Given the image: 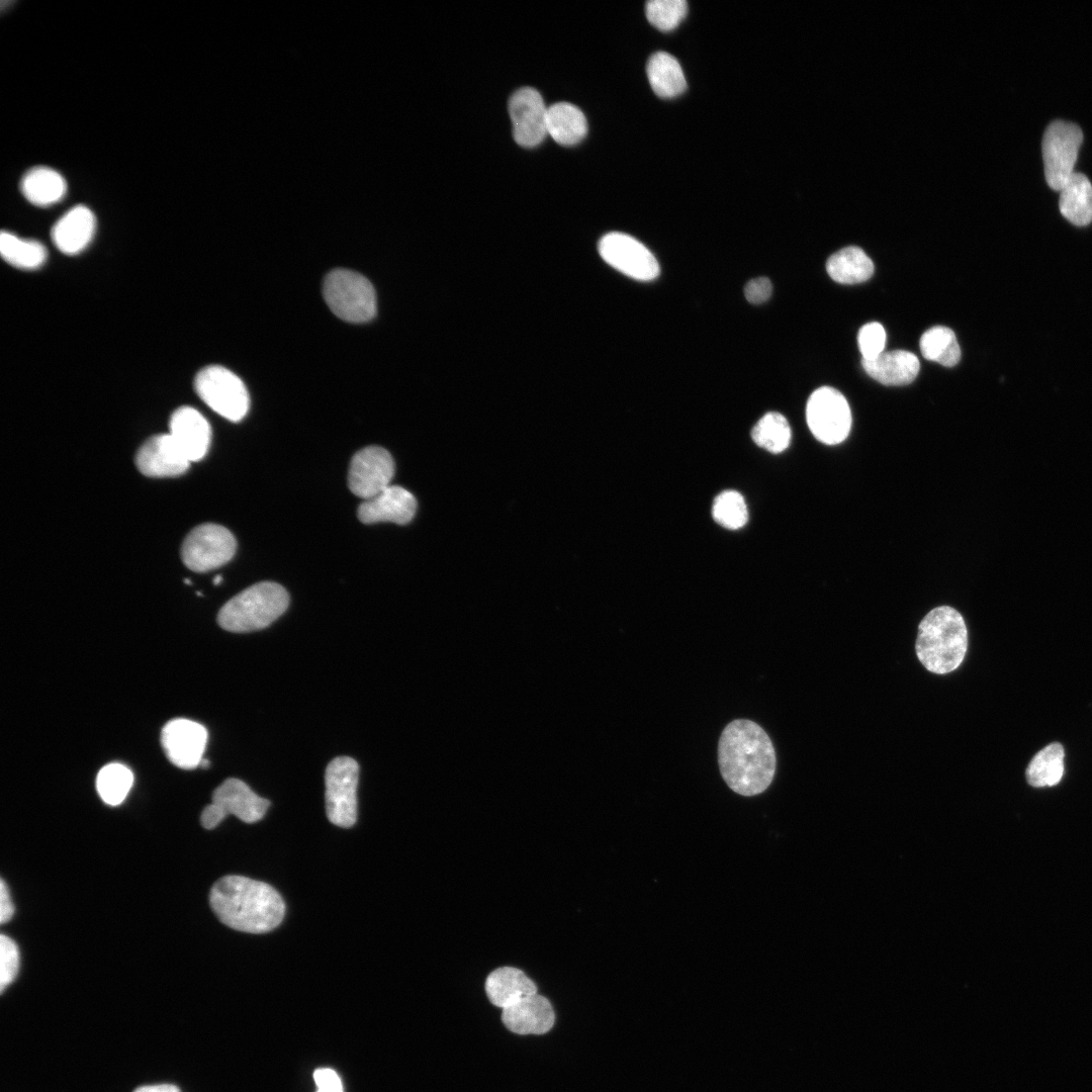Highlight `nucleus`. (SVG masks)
Listing matches in <instances>:
<instances>
[{
  "label": "nucleus",
  "mask_w": 1092,
  "mask_h": 1092,
  "mask_svg": "<svg viewBox=\"0 0 1092 1092\" xmlns=\"http://www.w3.org/2000/svg\"><path fill=\"white\" fill-rule=\"evenodd\" d=\"M722 778L735 793L750 797L771 784L777 766L774 744L762 727L748 719H736L722 731L718 744Z\"/></svg>",
  "instance_id": "nucleus-1"
},
{
  "label": "nucleus",
  "mask_w": 1092,
  "mask_h": 1092,
  "mask_svg": "<svg viewBox=\"0 0 1092 1092\" xmlns=\"http://www.w3.org/2000/svg\"><path fill=\"white\" fill-rule=\"evenodd\" d=\"M209 903L223 924L248 933L273 930L285 914V903L273 887L242 876H225L215 882Z\"/></svg>",
  "instance_id": "nucleus-2"
},
{
  "label": "nucleus",
  "mask_w": 1092,
  "mask_h": 1092,
  "mask_svg": "<svg viewBox=\"0 0 1092 1092\" xmlns=\"http://www.w3.org/2000/svg\"><path fill=\"white\" fill-rule=\"evenodd\" d=\"M968 649V630L963 616L949 606L931 610L919 623L916 655L930 672L945 674L956 670Z\"/></svg>",
  "instance_id": "nucleus-3"
},
{
  "label": "nucleus",
  "mask_w": 1092,
  "mask_h": 1092,
  "mask_svg": "<svg viewBox=\"0 0 1092 1092\" xmlns=\"http://www.w3.org/2000/svg\"><path fill=\"white\" fill-rule=\"evenodd\" d=\"M288 604L289 596L282 585L258 582L228 601L217 614V623L235 633L261 630L278 619Z\"/></svg>",
  "instance_id": "nucleus-4"
},
{
  "label": "nucleus",
  "mask_w": 1092,
  "mask_h": 1092,
  "mask_svg": "<svg viewBox=\"0 0 1092 1092\" xmlns=\"http://www.w3.org/2000/svg\"><path fill=\"white\" fill-rule=\"evenodd\" d=\"M323 295L330 309L350 323H364L376 314V294L363 275L346 269L331 271L323 284Z\"/></svg>",
  "instance_id": "nucleus-5"
},
{
  "label": "nucleus",
  "mask_w": 1092,
  "mask_h": 1092,
  "mask_svg": "<svg viewBox=\"0 0 1092 1092\" xmlns=\"http://www.w3.org/2000/svg\"><path fill=\"white\" fill-rule=\"evenodd\" d=\"M194 388L201 400L229 421L239 422L249 411L250 398L244 382L223 366L202 368L195 376Z\"/></svg>",
  "instance_id": "nucleus-6"
},
{
  "label": "nucleus",
  "mask_w": 1092,
  "mask_h": 1092,
  "mask_svg": "<svg viewBox=\"0 0 1092 1092\" xmlns=\"http://www.w3.org/2000/svg\"><path fill=\"white\" fill-rule=\"evenodd\" d=\"M269 805V800L258 796L246 783L230 778L213 791L212 802L202 811L200 822L205 829H213L232 814L245 823H255L264 817Z\"/></svg>",
  "instance_id": "nucleus-7"
},
{
  "label": "nucleus",
  "mask_w": 1092,
  "mask_h": 1092,
  "mask_svg": "<svg viewBox=\"0 0 1092 1092\" xmlns=\"http://www.w3.org/2000/svg\"><path fill=\"white\" fill-rule=\"evenodd\" d=\"M1083 141L1081 128L1069 121L1055 120L1046 127L1042 143V159L1048 185L1057 191L1072 176Z\"/></svg>",
  "instance_id": "nucleus-8"
},
{
  "label": "nucleus",
  "mask_w": 1092,
  "mask_h": 1092,
  "mask_svg": "<svg viewBox=\"0 0 1092 1092\" xmlns=\"http://www.w3.org/2000/svg\"><path fill=\"white\" fill-rule=\"evenodd\" d=\"M359 765L349 756L334 758L327 766L326 812L334 825L349 828L357 820Z\"/></svg>",
  "instance_id": "nucleus-9"
},
{
  "label": "nucleus",
  "mask_w": 1092,
  "mask_h": 1092,
  "mask_svg": "<svg viewBox=\"0 0 1092 1092\" xmlns=\"http://www.w3.org/2000/svg\"><path fill=\"white\" fill-rule=\"evenodd\" d=\"M236 549V539L229 529L206 523L195 527L186 536L181 547V558L190 570L205 572L229 562Z\"/></svg>",
  "instance_id": "nucleus-10"
},
{
  "label": "nucleus",
  "mask_w": 1092,
  "mask_h": 1092,
  "mask_svg": "<svg viewBox=\"0 0 1092 1092\" xmlns=\"http://www.w3.org/2000/svg\"><path fill=\"white\" fill-rule=\"evenodd\" d=\"M806 419L814 437L827 445L841 443L851 427V413L846 398L829 386L819 387L810 395Z\"/></svg>",
  "instance_id": "nucleus-11"
},
{
  "label": "nucleus",
  "mask_w": 1092,
  "mask_h": 1092,
  "mask_svg": "<svg viewBox=\"0 0 1092 1092\" xmlns=\"http://www.w3.org/2000/svg\"><path fill=\"white\" fill-rule=\"evenodd\" d=\"M599 252L609 265L636 280H653L659 274L653 254L629 235L618 232L605 235L600 240Z\"/></svg>",
  "instance_id": "nucleus-12"
},
{
  "label": "nucleus",
  "mask_w": 1092,
  "mask_h": 1092,
  "mask_svg": "<svg viewBox=\"0 0 1092 1092\" xmlns=\"http://www.w3.org/2000/svg\"><path fill=\"white\" fill-rule=\"evenodd\" d=\"M394 471V461L387 450L378 446L363 448L351 460L349 488L355 495L369 499L390 485Z\"/></svg>",
  "instance_id": "nucleus-13"
},
{
  "label": "nucleus",
  "mask_w": 1092,
  "mask_h": 1092,
  "mask_svg": "<svg viewBox=\"0 0 1092 1092\" xmlns=\"http://www.w3.org/2000/svg\"><path fill=\"white\" fill-rule=\"evenodd\" d=\"M547 111L541 94L534 88L517 90L509 100L513 135L525 148L538 146L547 135Z\"/></svg>",
  "instance_id": "nucleus-14"
},
{
  "label": "nucleus",
  "mask_w": 1092,
  "mask_h": 1092,
  "mask_svg": "<svg viewBox=\"0 0 1092 1092\" xmlns=\"http://www.w3.org/2000/svg\"><path fill=\"white\" fill-rule=\"evenodd\" d=\"M207 737L203 725L189 719L177 718L163 727L161 742L168 759L174 765L191 769L200 765Z\"/></svg>",
  "instance_id": "nucleus-15"
},
{
  "label": "nucleus",
  "mask_w": 1092,
  "mask_h": 1092,
  "mask_svg": "<svg viewBox=\"0 0 1092 1092\" xmlns=\"http://www.w3.org/2000/svg\"><path fill=\"white\" fill-rule=\"evenodd\" d=\"M134 461L140 472L151 477L180 475L190 464L169 433L149 438L138 450Z\"/></svg>",
  "instance_id": "nucleus-16"
},
{
  "label": "nucleus",
  "mask_w": 1092,
  "mask_h": 1092,
  "mask_svg": "<svg viewBox=\"0 0 1092 1092\" xmlns=\"http://www.w3.org/2000/svg\"><path fill=\"white\" fill-rule=\"evenodd\" d=\"M417 511V499L405 488L389 485L375 496L365 499L358 508V518L364 524L391 522L410 523Z\"/></svg>",
  "instance_id": "nucleus-17"
},
{
  "label": "nucleus",
  "mask_w": 1092,
  "mask_h": 1092,
  "mask_svg": "<svg viewBox=\"0 0 1092 1092\" xmlns=\"http://www.w3.org/2000/svg\"><path fill=\"white\" fill-rule=\"evenodd\" d=\"M169 428V434L190 462L198 461L206 455L211 429L207 420L197 410L180 406L171 415Z\"/></svg>",
  "instance_id": "nucleus-18"
},
{
  "label": "nucleus",
  "mask_w": 1092,
  "mask_h": 1092,
  "mask_svg": "<svg viewBox=\"0 0 1092 1092\" xmlns=\"http://www.w3.org/2000/svg\"><path fill=\"white\" fill-rule=\"evenodd\" d=\"M95 230L96 218L92 210L85 205H76L56 221L51 237L60 252L72 256L88 247Z\"/></svg>",
  "instance_id": "nucleus-19"
},
{
  "label": "nucleus",
  "mask_w": 1092,
  "mask_h": 1092,
  "mask_svg": "<svg viewBox=\"0 0 1092 1092\" xmlns=\"http://www.w3.org/2000/svg\"><path fill=\"white\" fill-rule=\"evenodd\" d=\"M502 1021L518 1034H543L552 1028L555 1014L549 1000L536 993L503 1009Z\"/></svg>",
  "instance_id": "nucleus-20"
},
{
  "label": "nucleus",
  "mask_w": 1092,
  "mask_h": 1092,
  "mask_svg": "<svg viewBox=\"0 0 1092 1092\" xmlns=\"http://www.w3.org/2000/svg\"><path fill=\"white\" fill-rule=\"evenodd\" d=\"M861 366L869 376L888 386L910 384L920 369L917 356L906 350L883 352L872 360L861 359Z\"/></svg>",
  "instance_id": "nucleus-21"
},
{
  "label": "nucleus",
  "mask_w": 1092,
  "mask_h": 1092,
  "mask_svg": "<svg viewBox=\"0 0 1092 1092\" xmlns=\"http://www.w3.org/2000/svg\"><path fill=\"white\" fill-rule=\"evenodd\" d=\"M485 993L490 1003L506 1009L536 994L537 987L523 971L514 967H500L487 976Z\"/></svg>",
  "instance_id": "nucleus-22"
},
{
  "label": "nucleus",
  "mask_w": 1092,
  "mask_h": 1092,
  "mask_svg": "<svg viewBox=\"0 0 1092 1092\" xmlns=\"http://www.w3.org/2000/svg\"><path fill=\"white\" fill-rule=\"evenodd\" d=\"M23 196L36 206L47 207L61 201L67 193V183L56 170L37 166L29 169L21 178Z\"/></svg>",
  "instance_id": "nucleus-23"
},
{
  "label": "nucleus",
  "mask_w": 1092,
  "mask_h": 1092,
  "mask_svg": "<svg viewBox=\"0 0 1092 1092\" xmlns=\"http://www.w3.org/2000/svg\"><path fill=\"white\" fill-rule=\"evenodd\" d=\"M1060 211L1071 223L1084 226L1092 221V184L1082 173H1073L1060 189Z\"/></svg>",
  "instance_id": "nucleus-24"
},
{
  "label": "nucleus",
  "mask_w": 1092,
  "mask_h": 1092,
  "mask_svg": "<svg viewBox=\"0 0 1092 1092\" xmlns=\"http://www.w3.org/2000/svg\"><path fill=\"white\" fill-rule=\"evenodd\" d=\"M586 131V118L575 105L557 102L548 107L547 134L557 144L573 146L585 136Z\"/></svg>",
  "instance_id": "nucleus-25"
},
{
  "label": "nucleus",
  "mask_w": 1092,
  "mask_h": 1092,
  "mask_svg": "<svg viewBox=\"0 0 1092 1092\" xmlns=\"http://www.w3.org/2000/svg\"><path fill=\"white\" fill-rule=\"evenodd\" d=\"M826 271L838 283L856 284L872 277L874 263L862 249L849 246L837 251L828 258Z\"/></svg>",
  "instance_id": "nucleus-26"
},
{
  "label": "nucleus",
  "mask_w": 1092,
  "mask_h": 1092,
  "mask_svg": "<svg viewBox=\"0 0 1092 1092\" xmlns=\"http://www.w3.org/2000/svg\"><path fill=\"white\" fill-rule=\"evenodd\" d=\"M647 77L655 94L662 98H672L687 88L686 78L677 60L665 53L653 54L647 63Z\"/></svg>",
  "instance_id": "nucleus-27"
},
{
  "label": "nucleus",
  "mask_w": 1092,
  "mask_h": 1092,
  "mask_svg": "<svg viewBox=\"0 0 1092 1092\" xmlns=\"http://www.w3.org/2000/svg\"><path fill=\"white\" fill-rule=\"evenodd\" d=\"M0 253L8 264L25 270L39 268L48 257L47 249L41 243L4 231L0 236Z\"/></svg>",
  "instance_id": "nucleus-28"
},
{
  "label": "nucleus",
  "mask_w": 1092,
  "mask_h": 1092,
  "mask_svg": "<svg viewBox=\"0 0 1092 1092\" xmlns=\"http://www.w3.org/2000/svg\"><path fill=\"white\" fill-rule=\"evenodd\" d=\"M922 356L945 367H953L961 360V348L954 332L944 326H935L923 333L919 342Z\"/></svg>",
  "instance_id": "nucleus-29"
},
{
  "label": "nucleus",
  "mask_w": 1092,
  "mask_h": 1092,
  "mask_svg": "<svg viewBox=\"0 0 1092 1092\" xmlns=\"http://www.w3.org/2000/svg\"><path fill=\"white\" fill-rule=\"evenodd\" d=\"M1064 748L1057 742L1041 749L1026 769L1029 785L1036 788L1057 785L1064 774Z\"/></svg>",
  "instance_id": "nucleus-30"
},
{
  "label": "nucleus",
  "mask_w": 1092,
  "mask_h": 1092,
  "mask_svg": "<svg viewBox=\"0 0 1092 1092\" xmlns=\"http://www.w3.org/2000/svg\"><path fill=\"white\" fill-rule=\"evenodd\" d=\"M754 443L771 453L786 450L791 442V428L787 419L780 413L765 414L752 428Z\"/></svg>",
  "instance_id": "nucleus-31"
},
{
  "label": "nucleus",
  "mask_w": 1092,
  "mask_h": 1092,
  "mask_svg": "<svg viewBox=\"0 0 1092 1092\" xmlns=\"http://www.w3.org/2000/svg\"><path fill=\"white\" fill-rule=\"evenodd\" d=\"M133 783L132 772L121 763L103 766L96 778V789L102 801L110 806L121 804Z\"/></svg>",
  "instance_id": "nucleus-32"
},
{
  "label": "nucleus",
  "mask_w": 1092,
  "mask_h": 1092,
  "mask_svg": "<svg viewBox=\"0 0 1092 1092\" xmlns=\"http://www.w3.org/2000/svg\"><path fill=\"white\" fill-rule=\"evenodd\" d=\"M714 520L729 530L742 528L748 520L744 497L735 490H725L714 499L712 509Z\"/></svg>",
  "instance_id": "nucleus-33"
},
{
  "label": "nucleus",
  "mask_w": 1092,
  "mask_h": 1092,
  "mask_svg": "<svg viewBox=\"0 0 1092 1092\" xmlns=\"http://www.w3.org/2000/svg\"><path fill=\"white\" fill-rule=\"evenodd\" d=\"M649 22L660 30H671L685 18L688 3L685 0H651L646 3Z\"/></svg>",
  "instance_id": "nucleus-34"
},
{
  "label": "nucleus",
  "mask_w": 1092,
  "mask_h": 1092,
  "mask_svg": "<svg viewBox=\"0 0 1092 1092\" xmlns=\"http://www.w3.org/2000/svg\"><path fill=\"white\" fill-rule=\"evenodd\" d=\"M857 343L863 360H872L884 352L886 332L877 322L863 325L857 335Z\"/></svg>",
  "instance_id": "nucleus-35"
},
{
  "label": "nucleus",
  "mask_w": 1092,
  "mask_h": 1092,
  "mask_svg": "<svg viewBox=\"0 0 1092 1092\" xmlns=\"http://www.w3.org/2000/svg\"><path fill=\"white\" fill-rule=\"evenodd\" d=\"M19 968V951L16 943L8 936H0V990L1 992L15 979Z\"/></svg>",
  "instance_id": "nucleus-36"
},
{
  "label": "nucleus",
  "mask_w": 1092,
  "mask_h": 1092,
  "mask_svg": "<svg viewBox=\"0 0 1092 1092\" xmlns=\"http://www.w3.org/2000/svg\"><path fill=\"white\" fill-rule=\"evenodd\" d=\"M771 290L772 286L768 278L757 277L746 284L744 294L750 303L759 304L770 297Z\"/></svg>",
  "instance_id": "nucleus-37"
},
{
  "label": "nucleus",
  "mask_w": 1092,
  "mask_h": 1092,
  "mask_svg": "<svg viewBox=\"0 0 1092 1092\" xmlns=\"http://www.w3.org/2000/svg\"><path fill=\"white\" fill-rule=\"evenodd\" d=\"M316 1092H343L339 1075L332 1069L321 1068L313 1073Z\"/></svg>",
  "instance_id": "nucleus-38"
},
{
  "label": "nucleus",
  "mask_w": 1092,
  "mask_h": 1092,
  "mask_svg": "<svg viewBox=\"0 0 1092 1092\" xmlns=\"http://www.w3.org/2000/svg\"><path fill=\"white\" fill-rule=\"evenodd\" d=\"M14 914V905L11 901V897L7 886L4 881L0 883V922L5 923L9 921Z\"/></svg>",
  "instance_id": "nucleus-39"
},
{
  "label": "nucleus",
  "mask_w": 1092,
  "mask_h": 1092,
  "mask_svg": "<svg viewBox=\"0 0 1092 1092\" xmlns=\"http://www.w3.org/2000/svg\"><path fill=\"white\" fill-rule=\"evenodd\" d=\"M133 1092H180L179 1088L171 1084H159L142 1086Z\"/></svg>",
  "instance_id": "nucleus-40"
},
{
  "label": "nucleus",
  "mask_w": 1092,
  "mask_h": 1092,
  "mask_svg": "<svg viewBox=\"0 0 1092 1092\" xmlns=\"http://www.w3.org/2000/svg\"><path fill=\"white\" fill-rule=\"evenodd\" d=\"M221 580H222L221 576L217 575L213 579V584L217 585V584H219L221 582Z\"/></svg>",
  "instance_id": "nucleus-41"
}]
</instances>
